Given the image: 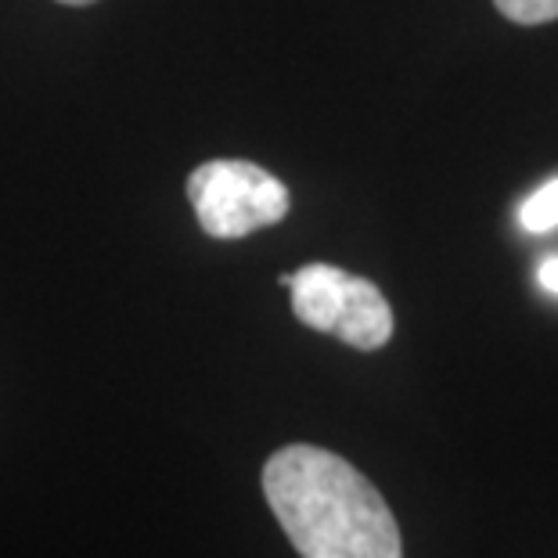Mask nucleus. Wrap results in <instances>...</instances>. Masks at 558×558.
<instances>
[{
    "label": "nucleus",
    "instance_id": "nucleus-1",
    "mask_svg": "<svg viewBox=\"0 0 558 558\" xmlns=\"http://www.w3.org/2000/svg\"><path fill=\"white\" fill-rule=\"evenodd\" d=\"M264 497L300 558H403L400 522L378 486L325 447L275 450Z\"/></svg>",
    "mask_w": 558,
    "mask_h": 558
},
{
    "label": "nucleus",
    "instance_id": "nucleus-2",
    "mask_svg": "<svg viewBox=\"0 0 558 558\" xmlns=\"http://www.w3.org/2000/svg\"><path fill=\"white\" fill-rule=\"evenodd\" d=\"M281 284L292 295V314L306 328L336 336L353 350H383L393 339V311L375 281L331 264H306Z\"/></svg>",
    "mask_w": 558,
    "mask_h": 558
},
{
    "label": "nucleus",
    "instance_id": "nucleus-3",
    "mask_svg": "<svg viewBox=\"0 0 558 558\" xmlns=\"http://www.w3.org/2000/svg\"><path fill=\"white\" fill-rule=\"evenodd\" d=\"M187 198L209 239H245L289 217V187L245 159H209L187 177Z\"/></svg>",
    "mask_w": 558,
    "mask_h": 558
},
{
    "label": "nucleus",
    "instance_id": "nucleus-4",
    "mask_svg": "<svg viewBox=\"0 0 558 558\" xmlns=\"http://www.w3.org/2000/svg\"><path fill=\"white\" fill-rule=\"evenodd\" d=\"M519 223L526 231H533V234H544V231L558 228V177L544 184V187H537V192L522 202Z\"/></svg>",
    "mask_w": 558,
    "mask_h": 558
},
{
    "label": "nucleus",
    "instance_id": "nucleus-5",
    "mask_svg": "<svg viewBox=\"0 0 558 558\" xmlns=\"http://www.w3.org/2000/svg\"><path fill=\"white\" fill-rule=\"evenodd\" d=\"M494 8L515 26H544L558 19V0H494Z\"/></svg>",
    "mask_w": 558,
    "mask_h": 558
},
{
    "label": "nucleus",
    "instance_id": "nucleus-6",
    "mask_svg": "<svg viewBox=\"0 0 558 558\" xmlns=\"http://www.w3.org/2000/svg\"><path fill=\"white\" fill-rule=\"evenodd\" d=\"M537 278H541L544 289L558 295V256H548V259H544L541 270H537Z\"/></svg>",
    "mask_w": 558,
    "mask_h": 558
},
{
    "label": "nucleus",
    "instance_id": "nucleus-7",
    "mask_svg": "<svg viewBox=\"0 0 558 558\" xmlns=\"http://www.w3.org/2000/svg\"><path fill=\"white\" fill-rule=\"evenodd\" d=\"M58 4H73V8H83V4H94V0H58Z\"/></svg>",
    "mask_w": 558,
    "mask_h": 558
}]
</instances>
